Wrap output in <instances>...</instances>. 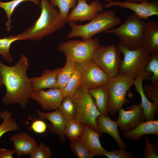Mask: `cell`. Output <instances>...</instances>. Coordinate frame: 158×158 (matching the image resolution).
<instances>
[{"label":"cell","mask_w":158,"mask_h":158,"mask_svg":"<svg viewBox=\"0 0 158 158\" xmlns=\"http://www.w3.org/2000/svg\"><path fill=\"white\" fill-rule=\"evenodd\" d=\"M30 65L28 58L23 54L12 66L0 61V73L6 89L2 99L4 105L17 104L22 109L26 108L32 91L30 80L27 74Z\"/></svg>","instance_id":"6da1fadb"},{"label":"cell","mask_w":158,"mask_h":158,"mask_svg":"<svg viewBox=\"0 0 158 158\" xmlns=\"http://www.w3.org/2000/svg\"><path fill=\"white\" fill-rule=\"evenodd\" d=\"M41 13L30 27L16 36L18 40H40L63 28L66 23L48 0H40Z\"/></svg>","instance_id":"7a4b0ae2"},{"label":"cell","mask_w":158,"mask_h":158,"mask_svg":"<svg viewBox=\"0 0 158 158\" xmlns=\"http://www.w3.org/2000/svg\"><path fill=\"white\" fill-rule=\"evenodd\" d=\"M121 22V20L116 16L115 10L102 11L85 24L78 25L73 22H68L71 30L67 36V39L80 37L83 40H88L99 33L114 28Z\"/></svg>","instance_id":"3957f363"},{"label":"cell","mask_w":158,"mask_h":158,"mask_svg":"<svg viewBox=\"0 0 158 158\" xmlns=\"http://www.w3.org/2000/svg\"><path fill=\"white\" fill-rule=\"evenodd\" d=\"M118 47L124 56L123 60H121L119 74H125L134 79L142 76L145 80H149L152 73L146 72L145 69L151 58L152 54L147 48L143 46L130 50L119 43Z\"/></svg>","instance_id":"277c9868"},{"label":"cell","mask_w":158,"mask_h":158,"mask_svg":"<svg viewBox=\"0 0 158 158\" xmlns=\"http://www.w3.org/2000/svg\"><path fill=\"white\" fill-rule=\"evenodd\" d=\"M145 23L133 13L121 25L104 32L116 35L120 39V44L129 50H135L143 47L142 35Z\"/></svg>","instance_id":"5b68a950"},{"label":"cell","mask_w":158,"mask_h":158,"mask_svg":"<svg viewBox=\"0 0 158 158\" xmlns=\"http://www.w3.org/2000/svg\"><path fill=\"white\" fill-rule=\"evenodd\" d=\"M72 97L76 108L75 120L99 132L96 120L101 114L88 90L80 86Z\"/></svg>","instance_id":"8992f818"},{"label":"cell","mask_w":158,"mask_h":158,"mask_svg":"<svg viewBox=\"0 0 158 158\" xmlns=\"http://www.w3.org/2000/svg\"><path fill=\"white\" fill-rule=\"evenodd\" d=\"M134 79L125 74L110 78L106 85L109 94L108 113L114 116L124 104L128 103L126 97L127 91L133 85Z\"/></svg>","instance_id":"52a82bcc"},{"label":"cell","mask_w":158,"mask_h":158,"mask_svg":"<svg viewBox=\"0 0 158 158\" xmlns=\"http://www.w3.org/2000/svg\"><path fill=\"white\" fill-rule=\"evenodd\" d=\"M99 44L97 38L87 40L75 39L61 42L58 49L64 54L66 59L83 61L91 59Z\"/></svg>","instance_id":"ba28073f"},{"label":"cell","mask_w":158,"mask_h":158,"mask_svg":"<svg viewBox=\"0 0 158 158\" xmlns=\"http://www.w3.org/2000/svg\"><path fill=\"white\" fill-rule=\"evenodd\" d=\"M121 53L118 47L114 44L103 45L99 44L91 60L111 78L119 74Z\"/></svg>","instance_id":"9c48e42d"},{"label":"cell","mask_w":158,"mask_h":158,"mask_svg":"<svg viewBox=\"0 0 158 158\" xmlns=\"http://www.w3.org/2000/svg\"><path fill=\"white\" fill-rule=\"evenodd\" d=\"M110 78L91 59L86 62L82 70L80 86L88 90L106 85Z\"/></svg>","instance_id":"30bf717a"},{"label":"cell","mask_w":158,"mask_h":158,"mask_svg":"<svg viewBox=\"0 0 158 158\" xmlns=\"http://www.w3.org/2000/svg\"><path fill=\"white\" fill-rule=\"evenodd\" d=\"M103 6L107 8L117 6L130 9L134 11L139 19L146 21L150 17L158 15V4L155 0L139 3L111 0L103 5Z\"/></svg>","instance_id":"8fae6325"},{"label":"cell","mask_w":158,"mask_h":158,"mask_svg":"<svg viewBox=\"0 0 158 158\" xmlns=\"http://www.w3.org/2000/svg\"><path fill=\"white\" fill-rule=\"evenodd\" d=\"M86 0H78L75 7L72 9L67 18V23L79 21H90L99 13L103 11V5L99 0L92 1L89 4Z\"/></svg>","instance_id":"7c38bea8"},{"label":"cell","mask_w":158,"mask_h":158,"mask_svg":"<svg viewBox=\"0 0 158 158\" xmlns=\"http://www.w3.org/2000/svg\"><path fill=\"white\" fill-rule=\"evenodd\" d=\"M117 120L120 130L123 132L130 131L144 122L146 117L140 104H134L126 110L119 109Z\"/></svg>","instance_id":"4fadbf2b"},{"label":"cell","mask_w":158,"mask_h":158,"mask_svg":"<svg viewBox=\"0 0 158 158\" xmlns=\"http://www.w3.org/2000/svg\"><path fill=\"white\" fill-rule=\"evenodd\" d=\"M63 97L61 90L56 88L32 91L30 98L36 101L44 110L58 109Z\"/></svg>","instance_id":"5bb4252c"},{"label":"cell","mask_w":158,"mask_h":158,"mask_svg":"<svg viewBox=\"0 0 158 158\" xmlns=\"http://www.w3.org/2000/svg\"><path fill=\"white\" fill-rule=\"evenodd\" d=\"M40 119L49 120L51 124L48 125L50 132L58 135L60 141L64 142L66 140L64 133L66 120L58 109L51 112H44L37 110L36 111Z\"/></svg>","instance_id":"9a60e30c"},{"label":"cell","mask_w":158,"mask_h":158,"mask_svg":"<svg viewBox=\"0 0 158 158\" xmlns=\"http://www.w3.org/2000/svg\"><path fill=\"white\" fill-rule=\"evenodd\" d=\"M96 123L98 131L100 134L108 133L116 142L120 149H127V145L120 137L117 121L112 120L108 115H101L96 118Z\"/></svg>","instance_id":"2e32d148"},{"label":"cell","mask_w":158,"mask_h":158,"mask_svg":"<svg viewBox=\"0 0 158 158\" xmlns=\"http://www.w3.org/2000/svg\"><path fill=\"white\" fill-rule=\"evenodd\" d=\"M101 134L91 128L85 126L79 139L94 156H101L107 151L101 144L99 137Z\"/></svg>","instance_id":"e0dca14e"},{"label":"cell","mask_w":158,"mask_h":158,"mask_svg":"<svg viewBox=\"0 0 158 158\" xmlns=\"http://www.w3.org/2000/svg\"><path fill=\"white\" fill-rule=\"evenodd\" d=\"M8 140L13 144V148L17 156L30 155L34 149L37 145L35 139L25 132L16 134Z\"/></svg>","instance_id":"ac0fdd59"},{"label":"cell","mask_w":158,"mask_h":158,"mask_svg":"<svg viewBox=\"0 0 158 158\" xmlns=\"http://www.w3.org/2000/svg\"><path fill=\"white\" fill-rule=\"evenodd\" d=\"M143 46L151 54L158 53V21L147 20L145 22L142 35Z\"/></svg>","instance_id":"d6986e66"},{"label":"cell","mask_w":158,"mask_h":158,"mask_svg":"<svg viewBox=\"0 0 158 158\" xmlns=\"http://www.w3.org/2000/svg\"><path fill=\"white\" fill-rule=\"evenodd\" d=\"M61 68H57L53 70L46 69L40 77L30 78L32 91L56 88L57 75Z\"/></svg>","instance_id":"ffe728a7"},{"label":"cell","mask_w":158,"mask_h":158,"mask_svg":"<svg viewBox=\"0 0 158 158\" xmlns=\"http://www.w3.org/2000/svg\"><path fill=\"white\" fill-rule=\"evenodd\" d=\"M145 80L142 76H138L134 80L133 85L135 91L140 95L141 98L140 104L146 117V121L155 119V115L158 110V107L153 102H150L145 95L143 90L142 83Z\"/></svg>","instance_id":"44dd1931"},{"label":"cell","mask_w":158,"mask_h":158,"mask_svg":"<svg viewBox=\"0 0 158 158\" xmlns=\"http://www.w3.org/2000/svg\"><path fill=\"white\" fill-rule=\"evenodd\" d=\"M123 133L124 138L135 141H139L145 135L153 134L158 136V120L144 121L132 130Z\"/></svg>","instance_id":"7402d4cb"},{"label":"cell","mask_w":158,"mask_h":158,"mask_svg":"<svg viewBox=\"0 0 158 158\" xmlns=\"http://www.w3.org/2000/svg\"><path fill=\"white\" fill-rule=\"evenodd\" d=\"M93 98L95 105L101 115H108V91L106 85H102L88 90Z\"/></svg>","instance_id":"603a6c76"},{"label":"cell","mask_w":158,"mask_h":158,"mask_svg":"<svg viewBox=\"0 0 158 158\" xmlns=\"http://www.w3.org/2000/svg\"><path fill=\"white\" fill-rule=\"evenodd\" d=\"M87 61L75 62V70L73 75L68 84L61 90L63 98L73 95L80 86L81 72L85 63Z\"/></svg>","instance_id":"cb8c5ba5"},{"label":"cell","mask_w":158,"mask_h":158,"mask_svg":"<svg viewBox=\"0 0 158 158\" xmlns=\"http://www.w3.org/2000/svg\"><path fill=\"white\" fill-rule=\"evenodd\" d=\"M75 62L66 59L65 66L58 74L56 88L61 90L66 86L74 73Z\"/></svg>","instance_id":"d4e9b609"},{"label":"cell","mask_w":158,"mask_h":158,"mask_svg":"<svg viewBox=\"0 0 158 158\" xmlns=\"http://www.w3.org/2000/svg\"><path fill=\"white\" fill-rule=\"evenodd\" d=\"M11 111L6 109L0 112V117L3 121L0 125V138L4 134L11 131H16L20 127L14 118Z\"/></svg>","instance_id":"484cf974"},{"label":"cell","mask_w":158,"mask_h":158,"mask_svg":"<svg viewBox=\"0 0 158 158\" xmlns=\"http://www.w3.org/2000/svg\"><path fill=\"white\" fill-rule=\"evenodd\" d=\"M30 1L35 4H40V0H13L6 2L0 1V6L5 12L7 18V21L5 23L6 27V30L8 32L10 31L13 28L11 25L12 21L11 16L16 7L25 1Z\"/></svg>","instance_id":"4316f807"},{"label":"cell","mask_w":158,"mask_h":158,"mask_svg":"<svg viewBox=\"0 0 158 158\" xmlns=\"http://www.w3.org/2000/svg\"><path fill=\"white\" fill-rule=\"evenodd\" d=\"M85 126L75 119L66 120L64 133L70 141L78 139L84 130Z\"/></svg>","instance_id":"83f0119b"},{"label":"cell","mask_w":158,"mask_h":158,"mask_svg":"<svg viewBox=\"0 0 158 158\" xmlns=\"http://www.w3.org/2000/svg\"><path fill=\"white\" fill-rule=\"evenodd\" d=\"M78 0H49L54 7H57L59 14L62 18L67 23V18L70 10L75 7Z\"/></svg>","instance_id":"f1b7e54d"},{"label":"cell","mask_w":158,"mask_h":158,"mask_svg":"<svg viewBox=\"0 0 158 158\" xmlns=\"http://www.w3.org/2000/svg\"><path fill=\"white\" fill-rule=\"evenodd\" d=\"M58 109L66 120L75 119L76 108L72 96L64 97Z\"/></svg>","instance_id":"f546056e"},{"label":"cell","mask_w":158,"mask_h":158,"mask_svg":"<svg viewBox=\"0 0 158 158\" xmlns=\"http://www.w3.org/2000/svg\"><path fill=\"white\" fill-rule=\"evenodd\" d=\"M17 40L16 35H10L0 38V55L9 63H12L13 61L10 52L11 45L13 42Z\"/></svg>","instance_id":"4dcf8cb0"},{"label":"cell","mask_w":158,"mask_h":158,"mask_svg":"<svg viewBox=\"0 0 158 158\" xmlns=\"http://www.w3.org/2000/svg\"><path fill=\"white\" fill-rule=\"evenodd\" d=\"M70 147L73 154L78 158H92L94 156L79 139L71 142Z\"/></svg>","instance_id":"1f68e13d"},{"label":"cell","mask_w":158,"mask_h":158,"mask_svg":"<svg viewBox=\"0 0 158 158\" xmlns=\"http://www.w3.org/2000/svg\"><path fill=\"white\" fill-rule=\"evenodd\" d=\"M152 54V57L145 68L146 72L152 73L151 84L158 86V53Z\"/></svg>","instance_id":"d6a6232c"},{"label":"cell","mask_w":158,"mask_h":158,"mask_svg":"<svg viewBox=\"0 0 158 158\" xmlns=\"http://www.w3.org/2000/svg\"><path fill=\"white\" fill-rule=\"evenodd\" d=\"M30 155V158H51L52 154L50 147L40 142L34 149Z\"/></svg>","instance_id":"836d02e7"},{"label":"cell","mask_w":158,"mask_h":158,"mask_svg":"<svg viewBox=\"0 0 158 158\" xmlns=\"http://www.w3.org/2000/svg\"><path fill=\"white\" fill-rule=\"evenodd\" d=\"M145 149L143 157L144 158H158L157 151L158 146L157 143L154 141L151 142L147 135H144Z\"/></svg>","instance_id":"e575fe53"},{"label":"cell","mask_w":158,"mask_h":158,"mask_svg":"<svg viewBox=\"0 0 158 158\" xmlns=\"http://www.w3.org/2000/svg\"><path fill=\"white\" fill-rule=\"evenodd\" d=\"M143 90L147 98L152 100L158 107V86L147 84L143 86Z\"/></svg>","instance_id":"d590c367"},{"label":"cell","mask_w":158,"mask_h":158,"mask_svg":"<svg viewBox=\"0 0 158 158\" xmlns=\"http://www.w3.org/2000/svg\"><path fill=\"white\" fill-rule=\"evenodd\" d=\"M124 149H113L110 151H107L104 154V155L106 156L107 158H134L135 157L132 153Z\"/></svg>","instance_id":"8d00e7d4"},{"label":"cell","mask_w":158,"mask_h":158,"mask_svg":"<svg viewBox=\"0 0 158 158\" xmlns=\"http://www.w3.org/2000/svg\"><path fill=\"white\" fill-rule=\"evenodd\" d=\"M31 127L35 132L38 134L44 133L47 129L46 123L43 120L40 119L34 121Z\"/></svg>","instance_id":"74e56055"},{"label":"cell","mask_w":158,"mask_h":158,"mask_svg":"<svg viewBox=\"0 0 158 158\" xmlns=\"http://www.w3.org/2000/svg\"><path fill=\"white\" fill-rule=\"evenodd\" d=\"M16 153L14 150L0 148V158H13V155Z\"/></svg>","instance_id":"f35d334b"},{"label":"cell","mask_w":158,"mask_h":158,"mask_svg":"<svg viewBox=\"0 0 158 158\" xmlns=\"http://www.w3.org/2000/svg\"><path fill=\"white\" fill-rule=\"evenodd\" d=\"M120 1H126L133 3H139L142 1H152L156 0H120Z\"/></svg>","instance_id":"ab89813d"},{"label":"cell","mask_w":158,"mask_h":158,"mask_svg":"<svg viewBox=\"0 0 158 158\" xmlns=\"http://www.w3.org/2000/svg\"><path fill=\"white\" fill-rule=\"evenodd\" d=\"M4 85V83L1 76L0 73V87Z\"/></svg>","instance_id":"60d3db41"},{"label":"cell","mask_w":158,"mask_h":158,"mask_svg":"<svg viewBox=\"0 0 158 158\" xmlns=\"http://www.w3.org/2000/svg\"><path fill=\"white\" fill-rule=\"evenodd\" d=\"M94 0H86V1L87 2H88V1H94ZM105 1H106V2H109V1H111V0H102Z\"/></svg>","instance_id":"b9f144b4"},{"label":"cell","mask_w":158,"mask_h":158,"mask_svg":"<svg viewBox=\"0 0 158 158\" xmlns=\"http://www.w3.org/2000/svg\"><path fill=\"white\" fill-rule=\"evenodd\" d=\"M0 8H1L0 6Z\"/></svg>","instance_id":"7bdbcfd3"}]
</instances>
